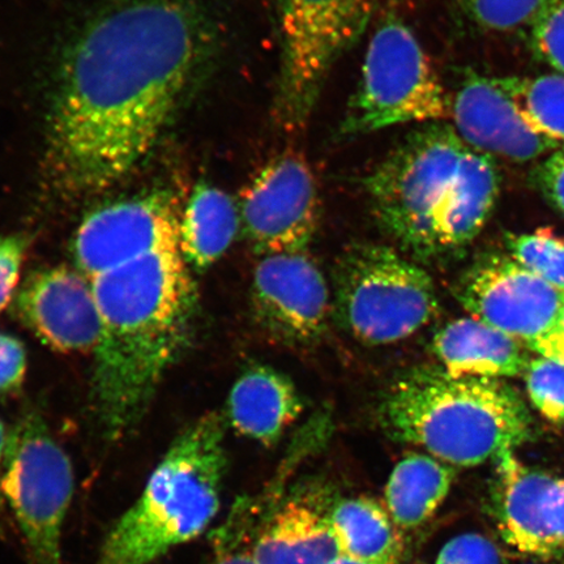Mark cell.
Returning <instances> with one entry per match:
<instances>
[{
	"label": "cell",
	"instance_id": "cell-1",
	"mask_svg": "<svg viewBox=\"0 0 564 564\" xmlns=\"http://www.w3.org/2000/svg\"><path fill=\"white\" fill-rule=\"evenodd\" d=\"M212 35L186 0H126L100 13L67 53L48 126L47 161L69 195L129 175L206 65Z\"/></svg>",
	"mask_w": 564,
	"mask_h": 564
},
{
	"label": "cell",
	"instance_id": "cell-2",
	"mask_svg": "<svg viewBox=\"0 0 564 564\" xmlns=\"http://www.w3.org/2000/svg\"><path fill=\"white\" fill-rule=\"evenodd\" d=\"M100 314L94 400L111 435L138 425L192 340L197 292L181 250L152 253L90 280Z\"/></svg>",
	"mask_w": 564,
	"mask_h": 564
},
{
	"label": "cell",
	"instance_id": "cell-3",
	"mask_svg": "<svg viewBox=\"0 0 564 564\" xmlns=\"http://www.w3.org/2000/svg\"><path fill=\"white\" fill-rule=\"evenodd\" d=\"M379 227L405 256L435 262L469 245L498 200L496 161L454 126L414 130L364 180Z\"/></svg>",
	"mask_w": 564,
	"mask_h": 564
},
{
	"label": "cell",
	"instance_id": "cell-4",
	"mask_svg": "<svg viewBox=\"0 0 564 564\" xmlns=\"http://www.w3.org/2000/svg\"><path fill=\"white\" fill-rule=\"evenodd\" d=\"M378 419L392 440L464 468L498 460L531 435V415L511 386L442 368L399 378L380 401Z\"/></svg>",
	"mask_w": 564,
	"mask_h": 564
},
{
	"label": "cell",
	"instance_id": "cell-5",
	"mask_svg": "<svg viewBox=\"0 0 564 564\" xmlns=\"http://www.w3.org/2000/svg\"><path fill=\"white\" fill-rule=\"evenodd\" d=\"M227 464L225 423L207 413L173 442L95 564H151L199 538L220 510Z\"/></svg>",
	"mask_w": 564,
	"mask_h": 564
},
{
	"label": "cell",
	"instance_id": "cell-6",
	"mask_svg": "<svg viewBox=\"0 0 564 564\" xmlns=\"http://www.w3.org/2000/svg\"><path fill=\"white\" fill-rule=\"evenodd\" d=\"M334 307L347 333L380 347L420 333L438 314L440 301L432 276L405 253L358 243L335 265Z\"/></svg>",
	"mask_w": 564,
	"mask_h": 564
},
{
	"label": "cell",
	"instance_id": "cell-7",
	"mask_svg": "<svg viewBox=\"0 0 564 564\" xmlns=\"http://www.w3.org/2000/svg\"><path fill=\"white\" fill-rule=\"evenodd\" d=\"M449 115L451 97L421 42L403 19L386 17L372 34L338 133L362 137L393 126L444 122Z\"/></svg>",
	"mask_w": 564,
	"mask_h": 564
},
{
	"label": "cell",
	"instance_id": "cell-8",
	"mask_svg": "<svg viewBox=\"0 0 564 564\" xmlns=\"http://www.w3.org/2000/svg\"><path fill=\"white\" fill-rule=\"evenodd\" d=\"M378 0H279L273 116L286 132L312 118L330 69L361 39Z\"/></svg>",
	"mask_w": 564,
	"mask_h": 564
},
{
	"label": "cell",
	"instance_id": "cell-9",
	"mask_svg": "<svg viewBox=\"0 0 564 564\" xmlns=\"http://www.w3.org/2000/svg\"><path fill=\"white\" fill-rule=\"evenodd\" d=\"M73 465L39 414H26L7 438L0 490L32 564H62V532L73 500Z\"/></svg>",
	"mask_w": 564,
	"mask_h": 564
},
{
	"label": "cell",
	"instance_id": "cell-10",
	"mask_svg": "<svg viewBox=\"0 0 564 564\" xmlns=\"http://www.w3.org/2000/svg\"><path fill=\"white\" fill-rule=\"evenodd\" d=\"M243 236L260 256L307 251L321 218L315 175L301 153L268 161L238 203Z\"/></svg>",
	"mask_w": 564,
	"mask_h": 564
},
{
	"label": "cell",
	"instance_id": "cell-11",
	"mask_svg": "<svg viewBox=\"0 0 564 564\" xmlns=\"http://www.w3.org/2000/svg\"><path fill=\"white\" fill-rule=\"evenodd\" d=\"M181 215L173 195L164 192L90 212L74 238L76 270L91 280L152 253L180 250Z\"/></svg>",
	"mask_w": 564,
	"mask_h": 564
},
{
	"label": "cell",
	"instance_id": "cell-12",
	"mask_svg": "<svg viewBox=\"0 0 564 564\" xmlns=\"http://www.w3.org/2000/svg\"><path fill=\"white\" fill-rule=\"evenodd\" d=\"M456 297L471 317L529 347L552 328L563 293L512 258L492 256L464 274Z\"/></svg>",
	"mask_w": 564,
	"mask_h": 564
},
{
	"label": "cell",
	"instance_id": "cell-13",
	"mask_svg": "<svg viewBox=\"0 0 564 564\" xmlns=\"http://www.w3.org/2000/svg\"><path fill=\"white\" fill-rule=\"evenodd\" d=\"M251 301L260 327L282 344H313L327 328L328 282L307 251L262 257L253 271Z\"/></svg>",
	"mask_w": 564,
	"mask_h": 564
},
{
	"label": "cell",
	"instance_id": "cell-14",
	"mask_svg": "<svg viewBox=\"0 0 564 564\" xmlns=\"http://www.w3.org/2000/svg\"><path fill=\"white\" fill-rule=\"evenodd\" d=\"M494 509L502 539L518 552L549 560L564 555V478L498 458Z\"/></svg>",
	"mask_w": 564,
	"mask_h": 564
},
{
	"label": "cell",
	"instance_id": "cell-15",
	"mask_svg": "<svg viewBox=\"0 0 564 564\" xmlns=\"http://www.w3.org/2000/svg\"><path fill=\"white\" fill-rule=\"evenodd\" d=\"M17 314L48 347L95 351L101 322L90 280L66 265L41 268L18 289Z\"/></svg>",
	"mask_w": 564,
	"mask_h": 564
},
{
	"label": "cell",
	"instance_id": "cell-16",
	"mask_svg": "<svg viewBox=\"0 0 564 564\" xmlns=\"http://www.w3.org/2000/svg\"><path fill=\"white\" fill-rule=\"evenodd\" d=\"M458 135L474 150L513 162L549 156L563 147L533 131L520 117L496 77L469 73L451 97Z\"/></svg>",
	"mask_w": 564,
	"mask_h": 564
},
{
	"label": "cell",
	"instance_id": "cell-17",
	"mask_svg": "<svg viewBox=\"0 0 564 564\" xmlns=\"http://www.w3.org/2000/svg\"><path fill=\"white\" fill-rule=\"evenodd\" d=\"M302 412L303 400L293 380L270 366H251L229 394L232 429L265 447L274 446Z\"/></svg>",
	"mask_w": 564,
	"mask_h": 564
},
{
	"label": "cell",
	"instance_id": "cell-18",
	"mask_svg": "<svg viewBox=\"0 0 564 564\" xmlns=\"http://www.w3.org/2000/svg\"><path fill=\"white\" fill-rule=\"evenodd\" d=\"M432 351L453 377H518L531 362L518 340L475 317L447 323L435 334Z\"/></svg>",
	"mask_w": 564,
	"mask_h": 564
},
{
	"label": "cell",
	"instance_id": "cell-19",
	"mask_svg": "<svg viewBox=\"0 0 564 564\" xmlns=\"http://www.w3.org/2000/svg\"><path fill=\"white\" fill-rule=\"evenodd\" d=\"M250 552L259 564H327L343 555L328 514L303 500L282 506Z\"/></svg>",
	"mask_w": 564,
	"mask_h": 564
},
{
	"label": "cell",
	"instance_id": "cell-20",
	"mask_svg": "<svg viewBox=\"0 0 564 564\" xmlns=\"http://www.w3.org/2000/svg\"><path fill=\"white\" fill-rule=\"evenodd\" d=\"M241 230L235 199L223 189L199 183L181 215L180 250L189 268L208 270L225 256Z\"/></svg>",
	"mask_w": 564,
	"mask_h": 564
},
{
	"label": "cell",
	"instance_id": "cell-21",
	"mask_svg": "<svg viewBox=\"0 0 564 564\" xmlns=\"http://www.w3.org/2000/svg\"><path fill=\"white\" fill-rule=\"evenodd\" d=\"M451 465L425 454H408L393 468L386 486V503L394 524L415 529L425 523L453 488Z\"/></svg>",
	"mask_w": 564,
	"mask_h": 564
},
{
	"label": "cell",
	"instance_id": "cell-22",
	"mask_svg": "<svg viewBox=\"0 0 564 564\" xmlns=\"http://www.w3.org/2000/svg\"><path fill=\"white\" fill-rule=\"evenodd\" d=\"M328 519L343 555L372 564H398L403 549L398 525L377 500H341Z\"/></svg>",
	"mask_w": 564,
	"mask_h": 564
},
{
	"label": "cell",
	"instance_id": "cell-23",
	"mask_svg": "<svg viewBox=\"0 0 564 564\" xmlns=\"http://www.w3.org/2000/svg\"><path fill=\"white\" fill-rule=\"evenodd\" d=\"M496 82L533 131L564 145V75L505 76Z\"/></svg>",
	"mask_w": 564,
	"mask_h": 564
},
{
	"label": "cell",
	"instance_id": "cell-24",
	"mask_svg": "<svg viewBox=\"0 0 564 564\" xmlns=\"http://www.w3.org/2000/svg\"><path fill=\"white\" fill-rule=\"evenodd\" d=\"M469 23L484 32H529L552 0H454Z\"/></svg>",
	"mask_w": 564,
	"mask_h": 564
},
{
	"label": "cell",
	"instance_id": "cell-25",
	"mask_svg": "<svg viewBox=\"0 0 564 564\" xmlns=\"http://www.w3.org/2000/svg\"><path fill=\"white\" fill-rule=\"evenodd\" d=\"M507 246L514 262L564 293V241L547 229L510 236Z\"/></svg>",
	"mask_w": 564,
	"mask_h": 564
},
{
	"label": "cell",
	"instance_id": "cell-26",
	"mask_svg": "<svg viewBox=\"0 0 564 564\" xmlns=\"http://www.w3.org/2000/svg\"><path fill=\"white\" fill-rule=\"evenodd\" d=\"M529 399L550 422L564 426V364L533 359L524 372Z\"/></svg>",
	"mask_w": 564,
	"mask_h": 564
},
{
	"label": "cell",
	"instance_id": "cell-27",
	"mask_svg": "<svg viewBox=\"0 0 564 564\" xmlns=\"http://www.w3.org/2000/svg\"><path fill=\"white\" fill-rule=\"evenodd\" d=\"M533 52L564 75V0H552L529 31Z\"/></svg>",
	"mask_w": 564,
	"mask_h": 564
},
{
	"label": "cell",
	"instance_id": "cell-28",
	"mask_svg": "<svg viewBox=\"0 0 564 564\" xmlns=\"http://www.w3.org/2000/svg\"><path fill=\"white\" fill-rule=\"evenodd\" d=\"M435 564H502L496 544L485 535H456L443 546Z\"/></svg>",
	"mask_w": 564,
	"mask_h": 564
},
{
	"label": "cell",
	"instance_id": "cell-29",
	"mask_svg": "<svg viewBox=\"0 0 564 564\" xmlns=\"http://www.w3.org/2000/svg\"><path fill=\"white\" fill-rule=\"evenodd\" d=\"M28 245L30 241L23 235L0 236V313L18 292Z\"/></svg>",
	"mask_w": 564,
	"mask_h": 564
},
{
	"label": "cell",
	"instance_id": "cell-30",
	"mask_svg": "<svg viewBox=\"0 0 564 564\" xmlns=\"http://www.w3.org/2000/svg\"><path fill=\"white\" fill-rule=\"evenodd\" d=\"M531 178L550 206L564 215V145L542 159Z\"/></svg>",
	"mask_w": 564,
	"mask_h": 564
},
{
	"label": "cell",
	"instance_id": "cell-31",
	"mask_svg": "<svg viewBox=\"0 0 564 564\" xmlns=\"http://www.w3.org/2000/svg\"><path fill=\"white\" fill-rule=\"evenodd\" d=\"M26 373V351L17 337L0 333V394L19 390Z\"/></svg>",
	"mask_w": 564,
	"mask_h": 564
},
{
	"label": "cell",
	"instance_id": "cell-32",
	"mask_svg": "<svg viewBox=\"0 0 564 564\" xmlns=\"http://www.w3.org/2000/svg\"><path fill=\"white\" fill-rule=\"evenodd\" d=\"M529 348H532L542 357L564 364V293L558 315H556L552 328L539 340L529 345Z\"/></svg>",
	"mask_w": 564,
	"mask_h": 564
},
{
	"label": "cell",
	"instance_id": "cell-33",
	"mask_svg": "<svg viewBox=\"0 0 564 564\" xmlns=\"http://www.w3.org/2000/svg\"><path fill=\"white\" fill-rule=\"evenodd\" d=\"M216 553L212 564H259L251 555L250 549L238 544V540L228 527L216 534Z\"/></svg>",
	"mask_w": 564,
	"mask_h": 564
},
{
	"label": "cell",
	"instance_id": "cell-34",
	"mask_svg": "<svg viewBox=\"0 0 564 564\" xmlns=\"http://www.w3.org/2000/svg\"><path fill=\"white\" fill-rule=\"evenodd\" d=\"M7 438H9V433L6 432L3 422L0 421V481H2V469H3V460L6 454ZM4 500L2 496V490H0V529H2L3 523V514H4Z\"/></svg>",
	"mask_w": 564,
	"mask_h": 564
},
{
	"label": "cell",
	"instance_id": "cell-35",
	"mask_svg": "<svg viewBox=\"0 0 564 564\" xmlns=\"http://www.w3.org/2000/svg\"><path fill=\"white\" fill-rule=\"evenodd\" d=\"M327 564H372V563L357 561V560L349 558V556L340 555V556H337V558L328 562Z\"/></svg>",
	"mask_w": 564,
	"mask_h": 564
}]
</instances>
